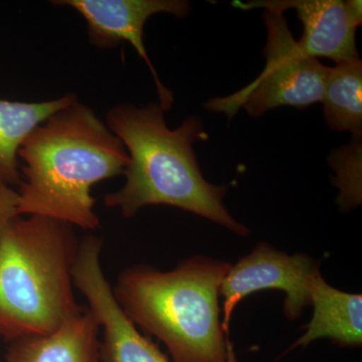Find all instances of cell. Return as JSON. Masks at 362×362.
<instances>
[{"mask_svg":"<svg viewBox=\"0 0 362 362\" xmlns=\"http://www.w3.org/2000/svg\"><path fill=\"white\" fill-rule=\"evenodd\" d=\"M159 103L144 107L121 104L107 114V124L121 140L130 157L124 171L125 185L105 195V206L132 218L148 206L185 209L247 235L249 230L226 211V188L204 180L194 144L209 135L197 116L188 117L180 127L169 129Z\"/></svg>","mask_w":362,"mask_h":362,"instance_id":"cell-2","label":"cell"},{"mask_svg":"<svg viewBox=\"0 0 362 362\" xmlns=\"http://www.w3.org/2000/svg\"><path fill=\"white\" fill-rule=\"evenodd\" d=\"M332 168L337 171L335 185L339 187L338 204L342 209H354L361 204V138L330 156Z\"/></svg>","mask_w":362,"mask_h":362,"instance_id":"cell-14","label":"cell"},{"mask_svg":"<svg viewBox=\"0 0 362 362\" xmlns=\"http://www.w3.org/2000/svg\"><path fill=\"white\" fill-rule=\"evenodd\" d=\"M230 265L194 257L175 270L134 266L119 275L114 297L128 318L168 347L173 362H228L221 286Z\"/></svg>","mask_w":362,"mask_h":362,"instance_id":"cell-3","label":"cell"},{"mask_svg":"<svg viewBox=\"0 0 362 362\" xmlns=\"http://www.w3.org/2000/svg\"><path fill=\"white\" fill-rule=\"evenodd\" d=\"M362 62L361 59L328 68L322 103L326 122L338 132L362 134Z\"/></svg>","mask_w":362,"mask_h":362,"instance_id":"cell-13","label":"cell"},{"mask_svg":"<svg viewBox=\"0 0 362 362\" xmlns=\"http://www.w3.org/2000/svg\"><path fill=\"white\" fill-rule=\"evenodd\" d=\"M233 6L280 13L294 9L304 28L298 45L306 56L331 59L337 64L359 59L356 35L362 23L361 0H254L233 1Z\"/></svg>","mask_w":362,"mask_h":362,"instance_id":"cell-9","label":"cell"},{"mask_svg":"<svg viewBox=\"0 0 362 362\" xmlns=\"http://www.w3.org/2000/svg\"><path fill=\"white\" fill-rule=\"evenodd\" d=\"M76 100L77 97L71 93L37 103L0 100V183L11 187L20 185L18 150L21 144L37 126Z\"/></svg>","mask_w":362,"mask_h":362,"instance_id":"cell-12","label":"cell"},{"mask_svg":"<svg viewBox=\"0 0 362 362\" xmlns=\"http://www.w3.org/2000/svg\"><path fill=\"white\" fill-rule=\"evenodd\" d=\"M102 240L86 235L78 245L73 267L74 286L84 295L103 329L102 362H170L124 313L114 297L101 265Z\"/></svg>","mask_w":362,"mask_h":362,"instance_id":"cell-6","label":"cell"},{"mask_svg":"<svg viewBox=\"0 0 362 362\" xmlns=\"http://www.w3.org/2000/svg\"><path fill=\"white\" fill-rule=\"evenodd\" d=\"M57 6H70L84 18L90 42L101 49L129 42L148 66L164 111L171 109L173 95L159 80L157 71L145 49L143 30L145 23L157 13H169L182 18L192 11L185 0H58Z\"/></svg>","mask_w":362,"mask_h":362,"instance_id":"cell-8","label":"cell"},{"mask_svg":"<svg viewBox=\"0 0 362 362\" xmlns=\"http://www.w3.org/2000/svg\"><path fill=\"white\" fill-rule=\"evenodd\" d=\"M266 66L252 84L206 105L207 110L225 112L232 118L240 108L259 117L281 106L304 109L322 102L328 66L306 56L293 37L284 14L265 11Z\"/></svg>","mask_w":362,"mask_h":362,"instance_id":"cell-5","label":"cell"},{"mask_svg":"<svg viewBox=\"0 0 362 362\" xmlns=\"http://www.w3.org/2000/svg\"><path fill=\"white\" fill-rule=\"evenodd\" d=\"M25 180L18 214L42 216L83 230L100 226L92 188L123 175L130 157L95 112L76 100L40 124L18 150Z\"/></svg>","mask_w":362,"mask_h":362,"instance_id":"cell-1","label":"cell"},{"mask_svg":"<svg viewBox=\"0 0 362 362\" xmlns=\"http://www.w3.org/2000/svg\"><path fill=\"white\" fill-rule=\"evenodd\" d=\"M18 192L13 187L0 183V237L8 223L18 218Z\"/></svg>","mask_w":362,"mask_h":362,"instance_id":"cell-15","label":"cell"},{"mask_svg":"<svg viewBox=\"0 0 362 362\" xmlns=\"http://www.w3.org/2000/svg\"><path fill=\"white\" fill-rule=\"evenodd\" d=\"M312 320L306 332L289 350L305 347L321 338H328L342 347L362 344V296L340 291L325 282L317 270L311 279Z\"/></svg>","mask_w":362,"mask_h":362,"instance_id":"cell-11","label":"cell"},{"mask_svg":"<svg viewBox=\"0 0 362 362\" xmlns=\"http://www.w3.org/2000/svg\"><path fill=\"white\" fill-rule=\"evenodd\" d=\"M317 270L318 265L307 255L290 256L268 245H258L251 254L230 267L221 283V325L226 337L235 306L245 297L261 290L285 292L284 314L290 320H296L311 304V279Z\"/></svg>","mask_w":362,"mask_h":362,"instance_id":"cell-7","label":"cell"},{"mask_svg":"<svg viewBox=\"0 0 362 362\" xmlns=\"http://www.w3.org/2000/svg\"><path fill=\"white\" fill-rule=\"evenodd\" d=\"M100 325L89 308L64 323L59 329L9 342L6 362H102Z\"/></svg>","mask_w":362,"mask_h":362,"instance_id":"cell-10","label":"cell"},{"mask_svg":"<svg viewBox=\"0 0 362 362\" xmlns=\"http://www.w3.org/2000/svg\"><path fill=\"white\" fill-rule=\"evenodd\" d=\"M78 245L69 223L37 216L8 223L0 237V337L49 334L87 308L74 294Z\"/></svg>","mask_w":362,"mask_h":362,"instance_id":"cell-4","label":"cell"}]
</instances>
